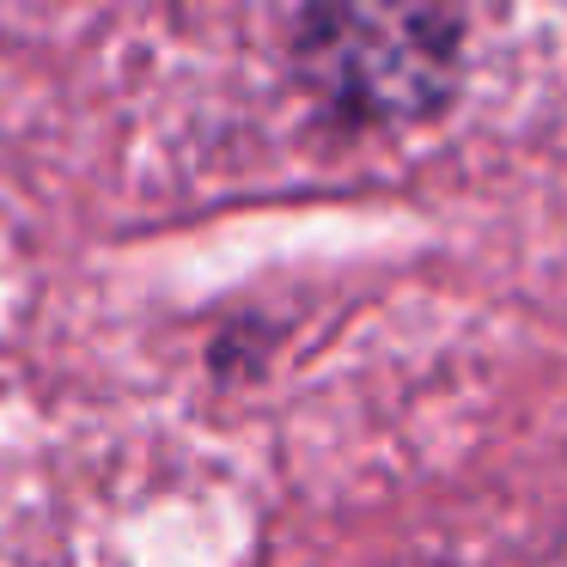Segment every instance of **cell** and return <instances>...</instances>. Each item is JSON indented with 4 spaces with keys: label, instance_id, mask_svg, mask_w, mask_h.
Segmentation results:
<instances>
[{
    "label": "cell",
    "instance_id": "6da1fadb",
    "mask_svg": "<svg viewBox=\"0 0 567 567\" xmlns=\"http://www.w3.org/2000/svg\"><path fill=\"white\" fill-rule=\"evenodd\" d=\"M293 74L354 128L427 123L464 74V13L457 0H306Z\"/></svg>",
    "mask_w": 567,
    "mask_h": 567
}]
</instances>
